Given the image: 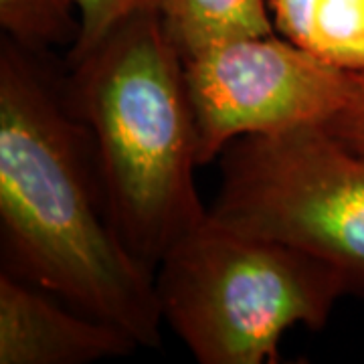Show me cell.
Instances as JSON below:
<instances>
[{"label": "cell", "instance_id": "5", "mask_svg": "<svg viewBox=\"0 0 364 364\" xmlns=\"http://www.w3.org/2000/svg\"><path fill=\"white\" fill-rule=\"evenodd\" d=\"M195 114L198 164L239 138L326 128L350 102L356 73L344 71L282 35L243 37L182 59Z\"/></svg>", "mask_w": 364, "mask_h": 364}, {"label": "cell", "instance_id": "4", "mask_svg": "<svg viewBox=\"0 0 364 364\" xmlns=\"http://www.w3.org/2000/svg\"><path fill=\"white\" fill-rule=\"evenodd\" d=\"M219 166L213 221L304 249L364 294V152L299 126L235 140Z\"/></svg>", "mask_w": 364, "mask_h": 364}, {"label": "cell", "instance_id": "8", "mask_svg": "<svg viewBox=\"0 0 364 364\" xmlns=\"http://www.w3.org/2000/svg\"><path fill=\"white\" fill-rule=\"evenodd\" d=\"M160 21L182 59L227 41L275 33L269 0H162Z\"/></svg>", "mask_w": 364, "mask_h": 364}, {"label": "cell", "instance_id": "9", "mask_svg": "<svg viewBox=\"0 0 364 364\" xmlns=\"http://www.w3.org/2000/svg\"><path fill=\"white\" fill-rule=\"evenodd\" d=\"M67 0H0V26L4 37L28 51L43 53L51 47L75 43L77 16Z\"/></svg>", "mask_w": 364, "mask_h": 364}, {"label": "cell", "instance_id": "11", "mask_svg": "<svg viewBox=\"0 0 364 364\" xmlns=\"http://www.w3.org/2000/svg\"><path fill=\"white\" fill-rule=\"evenodd\" d=\"M340 142L364 152V73H356V87L350 102L324 128Z\"/></svg>", "mask_w": 364, "mask_h": 364}, {"label": "cell", "instance_id": "2", "mask_svg": "<svg viewBox=\"0 0 364 364\" xmlns=\"http://www.w3.org/2000/svg\"><path fill=\"white\" fill-rule=\"evenodd\" d=\"M65 97L85 126L105 213L122 243L156 273L207 219L195 186L198 136L182 57L158 13L114 28L69 63Z\"/></svg>", "mask_w": 364, "mask_h": 364}, {"label": "cell", "instance_id": "7", "mask_svg": "<svg viewBox=\"0 0 364 364\" xmlns=\"http://www.w3.org/2000/svg\"><path fill=\"white\" fill-rule=\"evenodd\" d=\"M275 33L330 65L364 73V0H269Z\"/></svg>", "mask_w": 364, "mask_h": 364}, {"label": "cell", "instance_id": "1", "mask_svg": "<svg viewBox=\"0 0 364 364\" xmlns=\"http://www.w3.org/2000/svg\"><path fill=\"white\" fill-rule=\"evenodd\" d=\"M90 136L41 53L0 47V243L4 272L158 346L154 269L105 213Z\"/></svg>", "mask_w": 364, "mask_h": 364}, {"label": "cell", "instance_id": "10", "mask_svg": "<svg viewBox=\"0 0 364 364\" xmlns=\"http://www.w3.org/2000/svg\"><path fill=\"white\" fill-rule=\"evenodd\" d=\"M77 14L79 33L69 49L67 61L73 63L97 47L119 25L138 14L158 13L162 0H67Z\"/></svg>", "mask_w": 364, "mask_h": 364}, {"label": "cell", "instance_id": "3", "mask_svg": "<svg viewBox=\"0 0 364 364\" xmlns=\"http://www.w3.org/2000/svg\"><path fill=\"white\" fill-rule=\"evenodd\" d=\"M158 306L200 364L277 363L287 330H320L348 294L332 265L207 219L158 263Z\"/></svg>", "mask_w": 364, "mask_h": 364}, {"label": "cell", "instance_id": "6", "mask_svg": "<svg viewBox=\"0 0 364 364\" xmlns=\"http://www.w3.org/2000/svg\"><path fill=\"white\" fill-rule=\"evenodd\" d=\"M136 348L116 326L16 275H0V364H87Z\"/></svg>", "mask_w": 364, "mask_h": 364}]
</instances>
